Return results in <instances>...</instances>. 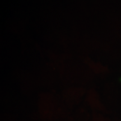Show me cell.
Segmentation results:
<instances>
[{"instance_id": "6da1fadb", "label": "cell", "mask_w": 121, "mask_h": 121, "mask_svg": "<svg viewBox=\"0 0 121 121\" xmlns=\"http://www.w3.org/2000/svg\"></svg>"}]
</instances>
